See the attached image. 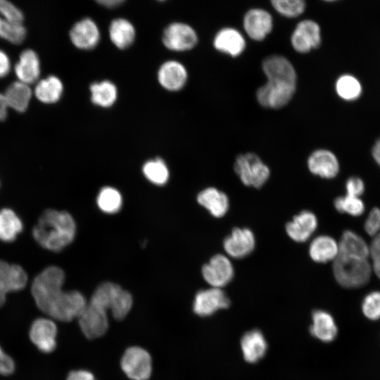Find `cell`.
Returning <instances> with one entry per match:
<instances>
[{
    "label": "cell",
    "mask_w": 380,
    "mask_h": 380,
    "mask_svg": "<svg viewBox=\"0 0 380 380\" xmlns=\"http://www.w3.org/2000/svg\"><path fill=\"white\" fill-rule=\"evenodd\" d=\"M65 273L56 266L44 269L34 279L31 291L37 308L50 318L70 322L78 318L87 305L77 291H63Z\"/></svg>",
    "instance_id": "obj_1"
},
{
    "label": "cell",
    "mask_w": 380,
    "mask_h": 380,
    "mask_svg": "<svg viewBox=\"0 0 380 380\" xmlns=\"http://www.w3.org/2000/svg\"><path fill=\"white\" fill-rule=\"evenodd\" d=\"M267 82L258 88L256 98L265 108H279L292 99L296 87L297 75L292 63L284 56L272 55L262 64Z\"/></svg>",
    "instance_id": "obj_2"
},
{
    "label": "cell",
    "mask_w": 380,
    "mask_h": 380,
    "mask_svg": "<svg viewBox=\"0 0 380 380\" xmlns=\"http://www.w3.org/2000/svg\"><path fill=\"white\" fill-rule=\"evenodd\" d=\"M75 231V221L68 212L47 209L39 217L32 234L42 247L58 252L73 241Z\"/></svg>",
    "instance_id": "obj_3"
},
{
    "label": "cell",
    "mask_w": 380,
    "mask_h": 380,
    "mask_svg": "<svg viewBox=\"0 0 380 380\" xmlns=\"http://www.w3.org/2000/svg\"><path fill=\"white\" fill-rule=\"evenodd\" d=\"M333 272L341 286L356 289L369 282L373 270L369 258L338 254L334 260Z\"/></svg>",
    "instance_id": "obj_4"
},
{
    "label": "cell",
    "mask_w": 380,
    "mask_h": 380,
    "mask_svg": "<svg viewBox=\"0 0 380 380\" xmlns=\"http://www.w3.org/2000/svg\"><path fill=\"white\" fill-rule=\"evenodd\" d=\"M234 168L243 184L255 188L264 185L270 175V168L253 153L238 156Z\"/></svg>",
    "instance_id": "obj_5"
},
{
    "label": "cell",
    "mask_w": 380,
    "mask_h": 380,
    "mask_svg": "<svg viewBox=\"0 0 380 380\" xmlns=\"http://www.w3.org/2000/svg\"><path fill=\"white\" fill-rule=\"evenodd\" d=\"M22 11L8 0H0V37L14 44H21L27 31Z\"/></svg>",
    "instance_id": "obj_6"
},
{
    "label": "cell",
    "mask_w": 380,
    "mask_h": 380,
    "mask_svg": "<svg viewBox=\"0 0 380 380\" xmlns=\"http://www.w3.org/2000/svg\"><path fill=\"white\" fill-rule=\"evenodd\" d=\"M120 365L125 374L132 380H148L152 372L150 354L138 346H132L125 350Z\"/></svg>",
    "instance_id": "obj_7"
},
{
    "label": "cell",
    "mask_w": 380,
    "mask_h": 380,
    "mask_svg": "<svg viewBox=\"0 0 380 380\" xmlns=\"http://www.w3.org/2000/svg\"><path fill=\"white\" fill-rule=\"evenodd\" d=\"M321 30L318 23L310 19L299 22L291 36L292 47L298 53H305L319 46Z\"/></svg>",
    "instance_id": "obj_8"
},
{
    "label": "cell",
    "mask_w": 380,
    "mask_h": 380,
    "mask_svg": "<svg viewBox=\"0 0 380 380\" xmlns=\"http://www.w3.org/2000/svg\"><path fill=\"white\" fill-rule=\"evenodd\" d=\"M57 333V326L53 319L39 317L32 323L29 337L39 351L49 353L56 347Z\"/></svg>",
    "instance_id": "obj_9"
},
{
    "label": "cell",
    "mask_w": 380,
    "mask_h": 380,
    "mask_svg": "<svg viewBox=\"0 0 380 380\" xmlns=\"http://www.w3.org/2000/svg\"><path fill=\"white\" fill-rule=\"evenodd\" d=\"M78 320L82 331L89 339L102 336L108 328L106 310L91 303H87Z\"/></svg>",
    "instance_id": "obj_10"
},
{
    "label": "cell",
    "mask_w": 380,
    "mask_h": 380,
    "mask_svg": "<svg viewBox=\"0 0 380 380\" xmlns=\"http://www.w3.org/2000/svg\"><path fill=\"white\" fill-rule=\"evenodd\" d=\"M234 267L229 259L222 254L211 258L202 267L204 279L213 287L221 288L227 285L234 277Z\"/></svg>",
    "instance_id": "obj_11"
},
{
    "label": "cell",
    "mask_w": 380,
    "mask_h": 380,
    "mask_svg": "<svg viewBox=\"0 0 380 380\" xmlns=\"http://www.w3.org/2000/svg\"><path fill=\"white\" fill-rule=\"evenodd\" d=\"M229 305L230 300L226 293L220 288L212 287L196 293L193 310L196 315L207 317L219 310L227 308Z\"/></svg>",
    "instance_id": "obj_12"
},
{
    "label": "cell",
    "mask_w": 380,
    "mask_h": 380,
    "mask_svg": "<svg viewBox=\"0 0 380 380\" xmlns=\"http://www.w3.org/2000/svg\"><path fill=\"white\" fill-rule=\"evenodd\" d=\"M198 42L196 32L188 25L175 23L164 31L163 42L169 49L183 51L194 48Z\"/></svg>",
    "instance_id": "obj_13"
},
{
    "label": "cell",
    "mask_w": 380,
    "mask_h": 380,
    "mask_svg": "<svg viewBox=\"0 0 380 380\" xmlns=\"http://www.w3.org/2000/svg\"><path fill=\"white\" fill-rule=\"evenodd\" d=\"M27 280V274L21 266L0 260V307L5 303L6 294L23 289Z\"/></svg>",
    "instance_id": "obj_14"
},
{
    "label": "cell",
    "mask_w": 380,
    "mask_h": 380,
    "mask_svg": "<svg viewBox=\"0 0 380 380\" xmlns=\"http://www.w3.org/2000/svg\"><path fill=\"white\" fill-rule=\"evenodd\" d=\"M243 25L246 33L251 39L262 41L271 32L273 19L266 10L252 8L245 13Z\"/></svg>",
    "instance_id": "obj_15"
},
{
    "label": "cell",
    "mask_w": 380,
    "mask_h": 380,
    "mask_svg": "<svg viewBox=\"0 0 380 380\" xmlns=\"http://www.w3.org/2000/svg\"><path fill=\"white\" fill-rule=\"evenodd\" d=\"M255 239L253 232L248 228H234L223 241L226 253L234 258H243L254 249Z\"/></svg>",
    "instance_id": "obj_16"
},
{
    "label": "cell",
    "mask_w": 380,
    "mask_h": 380,
    "mask_svg": "<svg viewBox=\"0 0 380 380\" xmlns=\"http://www.w3.org/2000/svg\"><path fill=\"white\" fill-rule=\"evenodd\" d=\"M339 163L335 154L327 149L315 151L308 159L311 173L325 179L335 177L339 172Z\"/></svg>",
    "instance_id": "obj_17"
},
{
    "label": "cell",
    "mask_w": 380,
    "mask_h": 380,
    "mask_svg": "<svg viewBox=\"0 0 380 380\" xmlns=\"http://www.w3.org/2000/svg\"><path fill=\"white\" fill-rule=\"evenodd\" d=\"M187 70L183 64L176 61L163 63L158 71V80L165 89L175 91L181 89L187 80Z\"/></svg>",
    "instance_id": "obj_18"
},
{
    "label": "cell",
    "mask_w": 380,
    "mask_h": 380,
    "mask_svg": "<svg viewBox=\"0 0 380 380\" xmlns=\"http://www.w3.org/2000/svg\"><path fill=\"white\" fill-rule=\"evenodd\" d=\"M317 227V218L311 211L303 210L286 224L288 236L296 242L307 241Z\"/></svg>",
    "instance_id": "obj_19"
},
{
    "label": "cell",
    "mask_w": 380,
    "mask_h": 380,
    "mask_svg": "<svg viewBox=\"0 0 380 380\" xmlns=\"http://www.w3.org/2000/svg\"><path fill=\"white\" fill-rule=\"evenodd\" d=\"M18 80L27 84L36 83L40 76V61L37 53L32 49L24 50L14 66Z\"/></svg>",
    "instance_id": "obj_20"
},
{
    "label": "cell",
    "mask_w": 380,
    "mask_h": 380,
    "mask_svg": "<svg viewBox=\"0 0 380 380\" xmlns=\"http://www.w3.org/2000/svg\"><path fill=\"white\" fill-rule=\"evenodd\" d=\"M70 38L77 48L91 49L97 45L100 34L94 22L85 18L73 25L70 31Z\"/></svg>",
    "instance_id": "obj_21"
},
{
    "label": "cell",
    "mask_w": 380,
    "mask_h": 380,
    "mask_svg": "<svg viewBox=\"0 0 380 380\" xmlns=\"http://www.w3.org/2000/svg\"><path fill=\"white\" fill-rule=\"evenodd\" d=\"M213 45L217 51L232 57H236L244 51L246 40L238 30L233 27H224L216 34Z\"/></svg>",
    "instance_id": "obj_22"
},
{
    "label": "cell",
    "mask_w": 380,
    "mask_h": 380,
    "mask_svg": "<svg viewBox=\"0 0 380 380\" xmlns=\"http://www.w3.org/2000/svg\"><path fill=\"white\" fill-rule=\"evenodd\" d=\"M197 201L215 217H223L229 207L227 194L214 187L206 188L201 191L197 196Z\"/></svg>",
    "instance_id": "obj_23"
},
{
    "label": "cell",
    "mask_w": 380,
    "mask_h": 380,
    "mask_svg": "<svg viewBox=\"0 0 380 380\" xmlns=\"http://www.w3.org/2000/svg\"><path fill=\"white\" fill-rule=\"evenodd\" d=\"M312 323L310 331L312 335L324 342L332 341L336 336L338 329L331 314L322 310L312 314Z\"/></svg>",
    "instance_id": "obj_24"
},
{
    "label": "cell",
    "mask_w": 380,
    "mask_h": 380,
    "mask_svg": "<svg viewBox=\"0 0 380 380\" xmlns=\"http://www.w3.org/2000/svg\"><path fill=\"white\" fill-rule=\"evenodd\" d=\"M338 252V242L327 235L316 237L309 247V254L312 260L320 263L334 262Z\"/></svg>",
    "instance_id": "obj_25"
},
{
    "label": "cell",
    "mask_w": 380,
    "mask_h": 380,
    "mask_svg": "<svg viewBox=\"0 0 380 380\" xmlns=\"http://www.w3.org/2000/svg\"><path fill=\"white\" fill-rule=\"evenodd\" d=\"M241 346L244 359L253 363L265 355L267 345L263 334L259 330L253 329L243 336Z\"/></svg>",
    "instance_id": "obj_26"
},
{
    "label": "cell",
    "mask_w": 380,
    "mask_h": 380,
    "mask_svg": "<svg viewBox=\"0 0 380 380\" xmlns=\"http://www.w3.org/2000/svg\"><path fill=\"white\" fill-rule=\"evenodd\" d=\"M63 91L61 80L56 76L49 75L36 82L34 94L40 102L51 104L56 103L61 99Z\"/></svg>",
    "instance_id": "obj_27"
},
{
    "label": "cell",
    "mask_w": 380,
    "mask_h": 380,
    "mask_svg": "<svg viewBox=\"0 0 380 380\" xmlns=\"http://www.w3.org/2000/svg\"><path fill=\"white\" fill-rule=\"evenodd\" d=\"M338 254L369 258L370 256L369 246L365 239L357 233L345 231L338 241Z\"/></svg>",
    "instance_id": "obj_28"
},
{
    "label": "cell",
    "mask_w": 380,
    "mask_h": 380,
    "mask_svg": "<svg viewBox=\"0 0 380 380\" xmlns=\"http://www.w3.org/2000/svg\"><path fill=\"white\" fill-rule=\"evenodd\" d=\"M4 96L9 108L23 113L28 108L32 90L29 84L17 80L7 87Z\"/></svg>",
    "instance_id": "obj_29"
},
{
    "label": "cell",
    "mask_w": 380,
    "mask_h": 380,
    "mask_svg": "<svg viewBox=\"0 0 380 380\" xmlns=\"http://www.w3.org/2000/svg\"><path fill=\"white\" fill-rule=\"evenodd\" d=\"M89 89L91 102L103 108L113 106L118 97L117 87L109 80L92 83Z\"/></svg>",
    "instance_id": "obj_30"
},
{
    "label": "cell",
    "mask_w": 380,
    "mask_h": 380,
    "mask_svg": "<svg viewBox=\"0 0 380 380\" xmlns=\"http://www.w3.org/2000/svg\"><path fill=\"white\" fill-rule=\"evenodd\" d=\"M112 42L119 49H125L134 42L135 30L132 25L125 19L113 20L109 29Z\"/></svg>",
    "instance_id": "obj_31"
},
{
    "label": "cell",
    "mask_w": 380,
    "mask_h": 380,
    "mask_svg": "<svg viewBox=\"0 0 380 380\" xmlns=\"http://www.w3.org/2000/svg\"><path fill=\"white\" fill-rule=\"evenodd\" d=\"M23 230V223L17 215L11 209L0 210V239L10 242L15 239Z\"/></svg>",
    "instance_id": "obj_32"
},
{
    "label": "cell",
    "mask_w": 380,
    "mask_h": 380,
    "mask_svg": "<svg viewBox=\"0 0 380 380\" xmlns=\"http://www.w3.org/2000/svg\"><path fill=\"white\" fill-rule=\"evenodd\" d=\"M335 89L340 98L350 101L360 96L362 87L360 82L355 76L346 74L337 79Z\"/></svg>",
    "instance_id": "obj_33"
},
{
    "label": "cell",
    "mask_w": 380,
    "mask_h": 380,
    "mask_svg": "<svg viewBox=\"0 0 380 380\" xmlns=\"http://www.w3.org/2000/svg\"><path fill=\"white\" fill-rule=\"evenodd\" d=\"M122 288L112 282L100 284L94 292L90 302L105 310H110L113 303Z\"/></svg>",
    "instance_id": "obj_34"
},
{
    "label": "cell",
    "mask_w": 380,
    "mask_h": 380,
    "mask_svg": "<svg viewBox=\"0 0 380 380\" xmlns=\"http://www.w3.org/2000/svg\"><path fill=\"white\" fill-rule=\"evenodd\" d=\"M144 176L152 183L162 185L169 178V170L164 160L160 158L146 161L142 167Z\"/></svg>",
    "instance_id": "obj_35"
},
{
    "label": "cell",
    "mask_w": 380,
    "mask_h": 380,
    "mask_svg": "<svg viewBox=\"0 0 380 380\" xmlns=\"http://www.w3.org/2000/svg\"><path fill=\"white\" fill-rule=\"evenodd\" d=\"M99 208L107 213L118 212L122 205V197L115 188L106 186L101 189L97 196Z\"/></svg>",
    "instance_id": "obj_36"
},
{
    "label": "cell",
    "mask_w": 380,
    "mask_h": 380,
    "mask_svg": "<svg viewBox=\"0 0 380 380\" xmlns=\"http://www.w3.org/2000/svg\"><path fill=\"white\" fill-rule=\"evenodd\" d=\"M334 205L337 211L353 217L362 215L365 210V203L360 197L348 194L336 198Z\"/></svg>",
    "instance_id": "obj_37"
},
{
    "label": "cell",
    "mask_w": 380,
    "mask_h": 380,
    "mask_svg": "<svg viewBox=\"0 0 380 380\" xmlns=\"http://www.w3.org/2000/svg\"><path fill=\"white\" fill-rule=\"evenodd\" d=\"M270 2L275 11L286 18L298 17L306 8V0H270Z\"/></svg>",
    "instance_id": "obj_38"
},
{
    "label": "cell",
    "mask_w": 380,
    "mask_h": 380,
    "mask_svg": "<svg viewBox=\"0 0 380 380\" xmlns=\"http://www.w3.org/2000/svg\"><path fill=\"white\" fill-rule=\"evenodd\" d=\"M132 303V295L122 289L115 297L110 309L113 317L118 320L124 319L129 312Z\"/></svg>",
    "instance_id": "obj_39"
},
{
    "label": "cell",
    "mask_w": 380,
    "mask_h": 380,
    "mask_svg": "<svg viewBox=\"0 0 380 380\" xmlns=\"http://www.w3.org/2000/svg\"><path fill=\"white\" fill-rule=\"evenodd\" d=\"M364 315L371 320L380 319V291H374L367 294L362 303Z\"/></svg>",
    "instance_id": "obj_40"
},
{
    "label": "cell",
    "mask_w": 380,
    "mask_h": 380,
    "mask_svg": "<svg viewBox=\"0 0 380 380\" xmlns=\"http://www.w3.org/2000/svg\"><path fill=\"white\" fill-rule=\"evenodd\" d=\"M364 229L367 234L374 237L380 233V209L372 208L364 224Z\"/></svg>",
    "instance_id": "obj_41"
},
{
    "label": "cell",
    "mask_w": 380,
    "mask_h": 380,
    "mask_svg": "<svg viewBox=\"0 0 380 380\" xmlns=\"http://www.w3.org/2000/svg\"><path fill=\"white\" fill-rule=\"evenodd\" d=\"M369 251L373 272L380 279V233L373 237Z\"/></svg>",
    "instance_id": "obj_42"
},
{
    "label": "cell",
    "mask_w": 380,
    "mask_h": 380,
    "mask_svg": "<svg viewBox=\"0 0 380 380\" xmlns=\"http://www.w3.org/2000/svg\"><path fill=\"white\" fill-rule=\"evenodd\" d=\"M365 183L358 177H351L346 182V194L360 197L365 191Z\"/></svg>",
    "instance_id": "obj_43"
},
{
    "label": "cell",
    "mask_w": 380,
    "mask_h": 380,
    "mask_svg": "<svg viewBox=\"0 0 380 380\" xmlns=\"http://www.w3.org/2000/svg\"><path fill=\"white\" fill-rule=\"evenodd\" d=\"M15 362L0 346V374L9 375L15 370Z\"/></svg>",
    "instance_id": "obj_44"
},
{
    "label": "cell",
    "mask_w": 380,
    "mask_h": 380,
    "mask_svg": "<svg viewBox=\"0 0 380 380\" xmlns=\"http://www.w3.org/2000/svg\"><path fill=\"white\" fill-rule=\"evenodd\" d=\"M66 380H96L94 375L89 371L80 369L70 372Z\"/></svg>",
    "instance_id": "obj_45"
},
{
    "label": "cell",
    "mask_w": 380,
    "mask_h": 380,
    "mask_svg": "<svg viewBox=\"0 0 380 380\" xmlns=\"http://www.w3.org/2000/svg\"><path fill=\"white\" fill-rule=\"evenodd\" d=\"M11 70V61L8 55L0 50V78L6 77Z\"/></svg>",
    "instance_id": "obj_46"
},
{
    "label": "cell",
    "mask_w": 380,
    "mask_h": 380,
    "mask_svg": "<svg viewBox=\"0 0 380 380\" xmlns=\"http://www.w3.org/2000/svg\"><path fill=\"white\" fill-rule=\"evenodd\" d=\"M8 108L4 94L0 93V121H3L6 118Z\"/></svg>",
    "instance_id": "obj_47"
},
{
    "label": "cell",
    "mask_w": 380,
    "mask_h": 380,
    "mask_svg": "<svg viewBox=\"0 0 380 380\" xmlns=\"http://www.w3.org/2000/svg\"><path fill=\"white\" fill-rule=\"evenodd\" d=\"M374 160L380 166V137L376 141L372 148Z\"/></svg>",
    "instance_id": "obj_48"
},
{
    "label": "cell",
    "mask_w": 380,
    "mask_h": 380,
    "mask_svg": "<svg viewBox=\"0 0 380 380\" xmlns=\"http://www.w3.org/2000/svg\"><path fill=\"white\" fill-rule=\"evenodd\" d=\"M99 4L106 6H115L120 4L123 0H96Z\"/></svg>",
    "instance_id": "obj_49"
},
{
    "label": "cell",
    "mask_w": 380,
    "mask_h": 380,
    "mask_svg": "<svg viewBox=\"0 0 380 380\" xmlns=\"http://www.w3.org/2000/svg\"><path fill=\"white\" fill-rule=\"evenodd\" d=\"M323 1H337V0H323Z\"/></svg>",
    "instance_id": "obj_50"
}]
</instances>
